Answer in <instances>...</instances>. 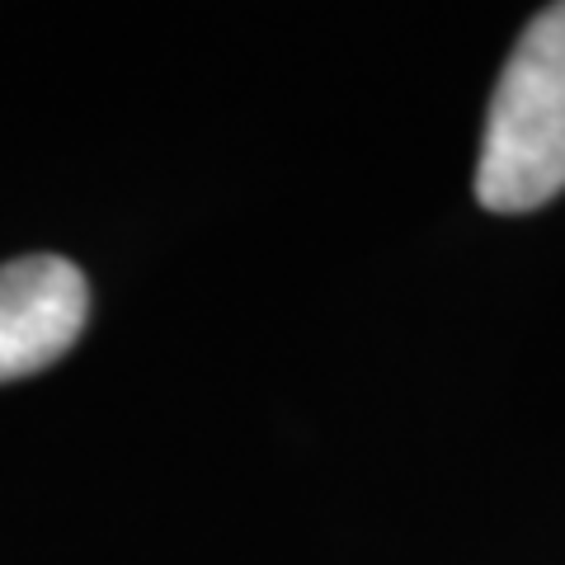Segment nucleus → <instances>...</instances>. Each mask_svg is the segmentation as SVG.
Wrapping results in <instances>:
<instances>
[{
  "label": "nucleus",
  "instance_id": "1",
  "mask_svg": "<svg viewBox=\"0 0 565 565\" xmlns=\"http://www.w3.org/2000/svg\"><path fill=\"white\" fill-rule=\"evenodd\" d=\"M565 189V0L527 20L494 81L476 199L490 212H533Z\"/></svg>",
  "mask_w": 565,
  "mask_h": 565
},
{
  "label": "nucleus",
  "instance_id": "2",
  "mask_svg": "<svg viewBox=\"0 0 565 565\" xmlns=\"http://www.w3.org/2000/svg\"><path fill=\"white\" fill-rule=\"evenodd\" d=\"M90 288L62 255L0 264V382L43 373L81 340Z\"/></svg>",
  "mask_w": 565,
  "mask_h": 565
}]
</instances>
